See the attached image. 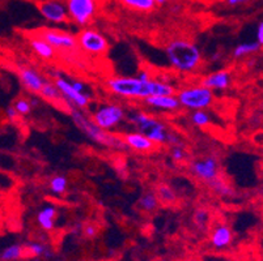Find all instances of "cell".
Returning a JSON list of instances; mask_svg holds the SVG:
<instances>
[{
	"label": "cell",
	"mask_w": 263,
	"mask_h": 261,
	"mask_svg": "<svg viewBox=\"0 0 263 261\" xmlns=\"http://www.w3.org/2000/svg\"><path fill=\"white\" fill-rule=\"evenodd\" d=\"M166 57L174 69L182 73L194 72L202 63V54L195 43L186 39H174L165 47Z\"/></svg>",
	"instance_id": "cell-2"
},
{
	"label": "cell",
	"mask_w": 263,
	"mask_h": 261,
	"mask_svg": "<svg viewBox=\"0 0 263 261\" xmlns=\"http://www.w3.org/2000/svg\"><path fill=\"white\" fill-rule=\"evenodd\" d=\"M70 84H71V85H72L73 89L78 90L79 93H85V89H87V88H85V85L83 83H81V81L73 80V81H70Z\"/></svg>",
	"instance_id": "cell-36"
},
{
	"label": "cell",
	"mask_w": 263,
	"mask_h": 261,
	"mask_svg": "<svg viewBox=\"0 0 263 261\" xmlns=\"http://www.w3.org/2000/svg\"><path fill=\"white\" fill-rule=\"evenodd\" d=\"M41 14L52 24L66 23L68 18L67 7L61 0H42L38 4Z\"/></svg>",
	"instance_id": "cell-12"
},
{
	"label": "cell",
	"mask_w": 263,
	"mask_h": 261,
	"mask_svg": "<svg viewBox=\"0 0 263 261\" xmlns=\"http://www.w3.org/2000/svg\"><path fill=\"white\" fill-rule=\"evenodd\" d=\"M70 114L75 126L92 141L97 143L99 145H102V147L110 148V149L114 150L127 149V147L124 145L123 138L121 136H117L116 133H111L109 131H105V129L100 128L92 121V118L88 116L83 110L71 107Z\"/></svg>",
	"instance_id": "cell-3"
},
{
	"label": "cell",
	"mask_w": 263,
	"mask_h": 261,
	"mask_svg": "<svg viewBox=\"0 0 263 261\" xmlns=\"http://www.w3.org/2000/svg\"><path fill=\"white\" fill-rule=\"evenodd\" d=\"M107 89L113 94L133 99H144L149 95L176 94V89L171 84L149 80L143 83L138 77H113L106 81Z\"/></svg>",
	"instance_id": "cell-1"
},
{
	"label": "cell",
	"mask_w": 263,
	"mask_h": 261,
	"mask_svg": "<svg viewBox=\"0 0 263 261\" xmlns=\"http://www.w3.org/2000/svg\"><path fill=\"white\" fill-rule=\"evenodd\" d=\"M262 45L257 42V41H250V42H242L240 45L234 47L233 50V57L234 59H241L243 56H248V55H252L254 52L259 51Z\"/></svg>",
	"instance_id": "cell-20"
},
{
	"label": "cell",
	"mask_w": 263,
	"mask_h": 261,
	"mask_svg": "<svg viewBox=\"0 0 263 261\" xmlns=\"http://www.w3.org/2000/svg\"><path fill=\"white\" fill-rule=\"evenodd\" d=\"M40 94L47 101H51V102H61L63 101V97H62L59 89L55 86L54 83L51 81H45V84L42 85L40 90Z\"/></svg>",
	"instance_id": "cell-21"
},
{
	"label": "cell",
	"mask_w": 263,
	"mask_h": 261,
	"mask_svg": "<svg viewBox=\"0 0 263 261\" xmlns=\"http://www.w3.org/2000/svg\"><path fill=\"white\" fill-rule=\"evenodd\" d=\"M191 122L197 127H207L211 124V118H210L209 112L205 110H195V111L191 114Z\"/></svg>",
	"instance_id": "cell-28"
},
{
	"label": "cell",
	"mask_w": 263,
	"mask_h": 261,
	"mask_svg": "<svg viewBox=\"0 0 263 261\" xmlns=\"http://www.w3.org/2000/svg\"><path fill=\"white\" fill-rule=\"evenodd\" d=\"M189 261H195V260H189Z\"/></svg>",
	"instance_id": "cell-41"
},
{
	"label": "cell",
	"mask_w": 263,
	"mask_h": 261,
	"mask_svg": "<svg viewBox=\"0 0 263 261\" xmlns=\"http://www.w3.org/2000/svg\"><path fill=\"white\" fill-rule=\"evenodd\" d=\"M171 155L172 158H173V161L181 162L186 158V152L183 150L182 145H176V147H172Z\"/></svg>",
	"instance_id": "cell-31"
},
{
	"label": "cell",
	"mask_w": 263,
	"mask_h": 261,
	"mask_svg": "<svg viewBox=\"0 0 263 261\" xmlns=\"http://www.w3.org/2000/svg\"><path fill=\"white\" fill-rule=\"evenodd\" d=\"M233 235H232V231L228 226L226 225H219L214 229L211 234V244L217 250H221V248L228 247L231 244Z\"/></svg>",
	"instance_id": "cell-17"
},
{
	"label": "cell",
	"mask_w": 263,
	"mask_h": 261,
	"mask_svg": "<svg viewBox=\"0 0 263 261\" xmlns=\"http://www.w3.org/2000/svg\"><path fill=\"white\" fill-rule=\"evenodd\" d=\"M124 118H126L124 109L116 104L102 105L92 114V121L105 131L116 128L124 121Z\"/></svg>",
	"instance_id": "cell-6"
},
{
	"label": "cell",
	"mask_w": 263,
	"mask_h": 261,
	"mask_svg": "<svg viewBox=\"0 0 263 261\" xmlns=\"http://www.w3.org/2000/svg\"><path fill=\"white\" fill-rule=\"evenodd\" d=\"M138 78H139L140 81H143V83H147V81L152 80V78H151V75L147 71H140L139 75H138Z\"/></svg>",
	"instance_id": "cell-37"
},
{
	"label": "cell",
	"mask_w": 263,
	"mask_h": 261,
	"mask_svg": "<svg viewBox=\"0 0 263 261\" xmlns=\"http://www.w3.org/2000/svg\"><path fill=\"white\" fill-rule=\"evenodd\" d=\"M30 47L33 49V51L37 55H40L42 59H46V61H51L52 57L55 56V50L54 47H51L46 41H44L42 38H33L30 41Z\"/></svg>",
	"instance_id": "cell-19"
},
{
	"label": "cell",
	"mask_w": 263,
	"mask_h": 261,
	"mask_svg": "<svg viewBox=\"0 0 263 261\" xmlns=\"http://www.w3.org/2000/svg\"><path fill=\"white\" fill-rule=\"evenodd\" d=\"M227 4L231 7H237L240 4V0H226Z\"/></svg>",
	"instance_id": "cell-38"
},
{
	"label": "cell",
	"mask_w": 263,
	"mask_h": 261,
	"mask_svg": "<svg viewBox=\"0 0 263 261\" xmlns=\"http://www.w3.org/2000/svg\"><path fill=\"white\" fill-rule=\"evenodd\" d=\"M122 138H123V143L126 147L140 153L152 152L155 149V147H156L147 136H144L140 132L126 133Z\"/></svg>",
	"instance_id": "cell-14"
},
{
	"label": "cell",
	"mask_w": 263,
	"mask_h": 261,
	"mask_svg": "<svg viewBox=\"0 0 263 261\" xmlns=\"http://www.w3.org/2000/svg\"><path fill=\"white\" fill-rule=\"evenodd\" d=\"M181 107L189 110H205L215 102L214 90L205 88L204 85H193L183 88L176 94Z\"/></svg>",
	"instance_id": "cell-5"
},
{
	"label": "cell",
	"mask_w": 263,
	"mask_h": 261,
	"mask_svg": "<svg viewBox=\"0 0 263 261\" xmlns=\"http://www.w3.org/2000/svg\"><path fill=\"white\" fill-rule=\"evenodd\" d=\"M99 233V227L95 226V225H85L84 227V235L88 238H93V236L97 235Z\"/></svg>",
	"instance_id": "cell-33"
},
{
	"label": "cell",
	"mask_w": 263,
	"mask_h": 261,
	"mask_svg": "<svg viewBox=\"0 0 263 261\" xmlns=\"http://www.w3.org/2000/svg\"><path fill=\"white\" fill-rule=\"evenodd\" d=\"M76 39H78V46L88 54L102 55L106 54L109 50V42L104 37V34L93 29L81 30Z\"/></svg>",
	"instance_id": "cell-7"
},
{
	"label": "cell",
	"mask_w": 263,
	"mask_h": 261,
	"mask_svg": "<svg viewBox=\"0 0 263 261\" xmlns=\"http://www.w3.org/2000/svg\"><path fill=\"white\" fill-rule=\"evenodd\" d=\"M121 2L128 8L140 12H149L156 7L155 0H121Z\"/></svg>",
	"instance_id": "cell-25"
},
{
	"label": "cell",
	"mask_w": 263,
	"mask_h": 261,
	"mask_svg": "<svg viewBox=\"0 0 263 261\" xmlns=\"http://www.w3.org/2000/svg\"><path fill=\"white\" fill-rule=\"evenodd\" d=\"M6 115H7V118H8L11 122H15L16 119H17L18 116H20V115L17 114V111H16L15 107H13V106H8V107H7V109H6Z\"/></svg>",
	"instance_id": "cell-34"
},
{
	"label": "cell",
	"mask_w": 263,
	"mask_h": 261,
	"mask_svg": "<svg viewBox=\"0 0 263 261\" xmlns=\"http://www.w3.org/2000/svg\"><path fill=\"white\" fill-rule=\"evenodd\" d=\"M12 106L15 107V110L17 111V114L20 116H25V115H29L33 110V105L32 102H29L28 99H24V98H20L15 102V104L12 105Z\"/></svg>",
	"instance_id": "cell-29"
},
{
	"label": "cell",
	"mask_w": 263,
	"mask_h": 261,
	"mask_svg": "<svg viewBox=\"0 0 263 261\" xmlns=\"http://www.w3.org/2000/svg\"><path fill=\"white\" fill-rule=\"evenodd\" d=\"M207 186H209L215 193H217V195L220 196H232L234 193L231 187H229L223 179L220 178V176L215 179V180H212L210 184H207Z\"/></svg>",
	"instance_id": "cell-26"
},
{
	"label": "cell",
	"mask_w": 263,
	"mask_h": 261,
	"mask_svg": "<svg viewBox=\"0 0 263 261\" xmlns=\"http://www.w3.org/2000/svg\"><path fill=\"white\" fill-rule=\"evenodd\" d=\"M191 174L198 179L210 184L212 180L219 178V164L215 157H204L202 159H197L190 165Z\"/></svg>",
	"instance_id": "cell-11"
},
{
	"label": "cell",
	"mask_w": 263,
	"mask_h": 261,
	"mask_svg": "<svg viewBox=\"0 0 263 261\" xmlns=\"http://www.w3.org/2000/svg\"><path fill=\"white\" fill-rule=\"evenodd\" d=\"M18 76H20L23 85L32 93H40L41 88L46 81L35 69L30 68V67H21Z\"/></svg>",
	"instance_id": "cell-15"
},
{
	"label": "cell",
	"mask_w": 263,
	"mask_h": 261,
	"mask_svg": "<svg viewBox=\"0 0 263 261\" xmlns=\"http://www.w3.org/2000/svg\"><path fill=\"white\" fill-rule=\"evenodd\" d=\"M38 37L46 41L50 46L54 47V50H61V51H76L78 50V39L73 34L57 29H42L38 34Z\"/></svg>",
	"instance_id": "cell-8"
},
{
	"label": "cell",
	"mask_w": 263,
	"mask_h": 261,
	"mask_svg": "<svg viewBox=\"0 0 263 261\" xmlns=\"http://www.w3.org/2000/svg\"><path fill=\"white\" fill-rule=\"evenodd\" d=\"M68 16L79 25H87L97 9L96 0H67Z\"/></svg>",
	"instance_id": "cell-9"
},
{
	"label": "cell",
	"mask_w": 263,
	"mask_h": 261,
	"mask_svg": "<svg viewBox=\"0 0 263 261\" xmlns=\"http://www.w3.org/2000/svg\"><path fill=\"white\" fill-rule=\"evenodd\" d=\"M155 3H156V6L159 4V6H162V4L166 3V0H155Z\"/></svg>",
	"instance_id": "cell-39"
},
{
	"label": "cell",
	"mask_w": 263,
	"mask_h": 261,
	"mask_svg": "<svg viewBox=\"0 0 263 261\" xmlns=\"http://www.w3.org/2000/svg\"><path fill=\"white\" fill-rule=\"evenodd\" d=\"M55 217H57V209L52 205H47L44 209H41L37 214V222L40 227L45 231H51L55 227Z\"/></svg>",
	"instance_id": "cell-18"
},
{
	"label": "cell",
	"mask_w": 263,
	"mask_h": 261,
	"mask_svg": "<svg viewBox=\"0 0 263 261\" xmlns=\"http://www.w3.org/2000/svg\"><path fill=\"white\" fill-rule=\"evenodd\" d=\"M24 248L26 251H29L32 256H44L47 253V247L41 243H29L26 244Z\"/></svg>",
	"instance_id": "cell-30"
},
{
	"label": "cell",
	"mask_w": 263,
	"mask_h": 261,
	"mask_svg": "<svg viewBox=\"0 0 263 261\" xmlns=\"http://www.w3.org/2000/svg\"><path fill=\"white\" fill-rule=\"evenodd\" d=\"M144 104L148 107L156 110H162V111H177L181 107L176 94L171 95H149L145 97Z\"/></svg>",
	"instance_id": "cell-13"
},
{
	"label": "cell",
	"mask_w": 263,
	"mask_h": 261,
	"mask_svg": "<svg viewBox=\"0 0 263 261\" xmlns=\"http://www.w3.org/2000/svg\"><path fill=\"white\" fill-rule=\"evenodd\" d=\"M195 222H197L198 225H204L205 222H207V219H209V212L207 210H203V209H199L195 212Z\"/></svg>",
	"instance_id": "cell-32"
},
{
	"label": "cell",
	"mask_w": 263,
	"mask_h": 261,
	"mask_svg": "<svg viewBox=\"0 0 263 261\" xmlns=\"http://www.w3.org/2000/svg\"><path fill=\"white\" fill-rule=\"evenodd\" d=\"M248 2H250V0H240V4H242V3H248Z\"/></svg>",
	"instance_id": "cell-40"
},
{
	"label": "cell",
	"mask_w": 263,
	"mask_h": 261,
	"mask_svg": "<svg viewBox=\"0 0 263 261\" xmlns=\"http://www.w3.org/2000/svg\"><path fill=\"white\" fill-rule=\"evenodd\" d=\"M156 196L160 204H164V205H171L173 204V203H176L177 200L176 192L172 190V187L166 186V184H161V186H159V188H157L156 191Z\"/></svg>",
	"instance_id": "cell-23"
},
{
	"label": "cell",
	"mask_w": 263,
	"mask_h": 261,
	"mask_svg": "<svg viewBox=\"0 0 263 261\" xmlns=\"http://www.w3.org/2000/svg\"><path fill=\"white\" fill-rule=\"evenodd\" d=\"M67 187H68V180L63 175H55L50 180V190L55 195H63L67 191Z\"/></svg>",
	"instance_id": "cell-27"
},
{
	"label": "cell",
	"mask_w": 263,
	"mask_h": 261,
	"mask_svg": "<svg viewBox=\"0 0 263 261\" xmlns=\"http://www.w3.org/2000/svg\"><path fill=\"white\" fill-rule=\"evenodd\" d=\"M128 119L136 127V129L144 136H147L155 145L166 144L171 129L166 128L164 123L157 121L152 115L143 111H133L128 114Z\"/></svg>",
	"instance_id": "cell-4"
},
{
	"label": "cell",
	"mask_w": 263,
	"mask_h": 261,
	"mask_svg": "<svg viewBox=\"0 0 263 261\" xmlns=\"http://www.w3.org/2000/svg\"><path fill=\"white\" fill-rule=\"evenodd\" d=\"M255 41H257L259 45L263 43V23L258 24L257 30H255Z\"/></svg>",
	"instance_id": "cell-35"
},
{
	"label": "cell",
	"mask_w": 263,
	"mask_h": 261,
	"mask_svg": "<svg viewBox=\"0 0 263 261\" xmlns=\"http://www.w3.org/2000/svg\"><path fill=\"white\" fill-rule=\"evenodd\" d=\"M160 203L157 200L156 192H145L144 195L140 197L139 200V208L143 210V212L147 213H152L159 208Z\"/></svg>",
	"instance_id": "cell-22"
},
{
	"label": "cell",
	"mask_w": 263,
	"mask_h": 261,
	"mask_svg": "<svg viewBox=\"0 0 263 261\" xmlns=\"http://www.w3.org/2000/svg\"><path fill=\"white\" fill-rule=\"evenodd\" d=\"M25 253V248L21 244H12L7 247L3 252L0 253V260L2 261H16L21 258Z\"/></svg>",
	"instance_id": "cell-24"
},
{
	"label": "cell",
	"mask_w": 263,
	"mask_h": 261,
	"mask_svg": "<svg viewBox=\"0 0 263 261\" xmlns=\"http://www.w3.org/2000/svg\"><path fill=\"white\" fill-rule=\"evenodd\" d=\"M232 76L229 71L212 72L202 80V85L211 90H227L231 86Z\"/></svg>",
	"instance_id": "cell-16"
},
{
	"label": "cell",
	"mask_w": 263,
	"mask_h": 261,
	"mask_svg": "<svg viewBox=\"0 0 263 261\" xmlns=\"http://www.w3.org/2000/svg\"><path fill=\"white\" fill-rule=\"evenodd\" d=\"M55 86L58 88L61 92L62 97L66 101L67 104L70 105V107H75V109H85L89 106V95L85 93H79L72 88L70 84V80H67L66 77L62 76H55Z\"/></svg>",
	"instance_id": "cell-10"
}]
</instances>
